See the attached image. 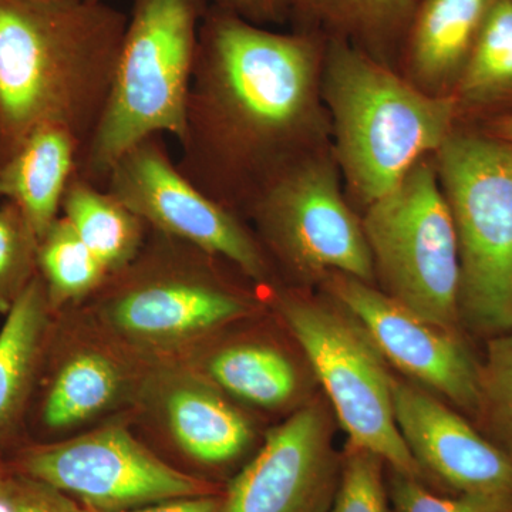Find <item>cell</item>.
Wrapping results in <instances>:
<instances>
[{"label": "cell", "instance_id": "obj_1", "mask_svg": "<svg viewBox=\"0 0 512 512\" xmlns=\"http://www.w3.org/2000/svg\"><path fill=\"white\" fill-rule=\"evenodd\" d=\"M325 50L320 33L276 32L208 6L178 140L181 173L245 220L269 185L332 146Z\"/></svg>", "mask_w": 512, "mask_h": 512}, {"label": "cell", "instance_id": "obj_2", "mask_svg": "<svg viewBox=\"0 0 512 512\" xmlns=\"http://www.w3.org/2000/svg\"><path fill=\"white\" fill-rule=\"evenodd\" d=\"M127 20L106 0H0V163L49 124L84 146L106 106Z\"/></svg>", "mask_w": 512, "mask_h": 512}, {"label": "cell", "instance_id": "obj_3", "mask_svg": "<svg viewBox=\"0 0 512 512\" xmlns=\"http://www.w3.org/2000/svg\"><path fill=\"white\" fill-rule=\"evenodd\" d=\"M266 308L265 289L229 262L150 228L136 258L80 306L107 335L153 365L180 362Z\"/></svg>", "mask_w": 512, "mask_h": 512}, {"label": "cell", "instance_id": "obj_4", "mask_svg": "<svg viewBox=\"0 0 512 512\" xmlns=\"http://www.w3.org/2000/svg\"><path fill=\"white\" fill-rule=\"evenodd\" d=\"M322 99L346 197L356 211L392 191L457 128L454 96L421 92L393 67L326 39Z\"/></svg>", "mask_w": 512, "mask_h": 512}, {"label": "cell", "instance_id": "obj_5", "mask_svg": "<svg viewBox=\"0 0 512 512\" xmlns=\"http://www.w3.org/2000/svg\"><path fill=\"white\" fill-rule=\"evenodd\" d=\"M208 6L207 0H133L109 97L76 175L104 188L130 148L154 136L183 137Z\"/></svg>", "mask_w": 512, "mask_h": 512}, {"label": "cell", "instance_id": "obj_6", "mask_svg": "<svg viewBox=\"0 0 512 512\" xmlns=\"http://www.w3.org/2000/svg\"><path fill=\"white\" fill-rule=\"evenodd\" d=\"M460 254L461 330H512V143L456 128L434 154Z\"/></svg>", "mask_w": 512, "mask_h": 512}, {"label": "cell", "instance_id": "obj_7", "mask_svg": "<svg viewBox=\"0 0 512 512\" xmlns=\"http://www.w3.org/2000/svg\"><path fill=\"white\" fill-rule=\"evenodd\" d=\"M266 299L298 343L349 443L426 483L397 427L393 375L360 323L329 296L309 289L279 284Z\"/></svg>", "mask_w": 512, "mask_h": 512}, {"label": "cell", "instance_id": "obj_8", "mask_svg": "<svg viewBox=\"0 0 512 512\" xmlns=\"http://www.w3.org/2000/svg\"><path fill=\"white\" fill-rule=\"evenodd\" d=\"M245 220L281 284L309 289L332 274L375 284L362 218L346 197L332 146L303 158L269 185Z\"/></svg>", "mask_w": 512, "mask_h": 512}, {"label": "cell", "instance_id": "obj_9", "mask_svg": "<svg viewBox=\"0 0 512 512\" xmlns=\"http://www.w3.org/2000/svg\"><path fill=\"white\" fill-rule=\"evenodd\" d=\"M360 218L377 288L434 325L463 332L456 227L434 156L414 165Z\"/></svg>", "mask_w": 512, "mask_h": 512}, {"label": "cell", "instance_id": "obj_10", "mask_svg": "<svg viewBox=\"0 0 512 512\" xmlns=\"http://www.w3.org/2000/svg\"><path fill=\"white\" fill-rule=\"evenodd\" d=\"M8 463L15 473L52 485L94 512L134 510L225 488L168 463L138 436L130 417L67 439L29 444Z\"/></svg>", "mask_w": 512, "mask_h": 512}, {"label": "cell", "instance_id": "obj_11", "mask_svg": "<svg viewBox=\"0 0 512 512\" xmlns=\"http://www.w3.org/2000/svg\"><path fill=\"white\" fill-rule=\"evenodd\" d=\"M104 188L148 228L220 256L265 291L281 284L251 225L181 173L164 136L147 138L124 153Z\"/></svg>", "mask_w": 512, "mask_h": 512}, {"label": "cell", "instance_id": "obj_12", "mask_svg": "<svg viewBox=\"0 0 512 512\" xmlns=\"http://www.w3.org/2000/svg\"><path fill=\"white\" fill-rule=\"evenodd\" d=\"M130 421L160 444L168 463L218 484L264 439L251 412L180 363L154 365Z\"/></svg>", "mask_w": 512, "mask_h": 512}, {"label": "cell", "instance_id": "obj_13", "mask_svg": "<svg viewBox=\"0 0 512 512\" xmlns=\"http://www.w3.org/2000/svg\"><path fill=\"white\" fill-rule=\"evenodd\" d=\"M43 363L37 423L53 441L131 417L154 367L80 308L56 315Z\"/></svg>", "mask_w": 512, "mask_h": 512}, {"label": "cell", "instance_id": "obj_14", "mask_svg": "<svg viewBox=\"0 0 512 512\" xmlns=\"http://www.w3.org/2000/svg\"><path fill=\"white\" fill-rule=\"evenodd\" d=\"M319 286L360 323L384 362L474 420L480 359L468 348L463 332L434 325L375 284L350 275L326 276Z\"/></svg>", "mask_w": 512, "mask_h": 512}, {"label": "cell", "instance_id": "obj_15", "mask_svg": "<svg viewBox=\"0 0 512 512\" xmlns=\"http://www.w3.org/2000/svg\"><path fill=\"white\" fill-rule=\"evenodd\" d=\"M332 410L309 400L225 484L220 512H329L339 483Z\"/></svg>", "mask_w": 512, "mask_h": 512}, {"label": "cell", "instance_id": "obj_16", "mask_svg": "<svg viewBox=\"0 0 512 512\" xmlns=\"http://www.w3.org/2000/svg\"><path fill=\"white\" fill-rule=\"evenodd\" d=\"M397 427L426 484L456 495H512V460L439 396L393 376Z\"/></svg>", "mask_w": 512, "mask_h": 512}, {"label": "cell", "instance_id": "obj_17", "mask_svg": "<svg viewBox=\"0 0 512 512\" xmlns=\"http://www.w3.org/2000/svg\"><path fill=\"white\" fill-rule=\"evenodd\" d=\"M247 320V319H245ZM245 320L221 330L180 360L248 412L292 414L309 402L308 376L278 339Z\"/></svg>", "mask_w": 512, "mask_h": 512}, {"label": "cell", "instance_id": "obj_18", "mask_svg": "<svg viewBox=\"0 0 512 512\" xmlns=\"http://www.w3.org/2000/svg\"><path fill=\"white\" fill-rule=\"evenodd\" d=\"M491 2L421 0L397 72L430 96H454Z\"/></svg>", "mask_w": 512, "mask_h": 512}, {"label": "cell", "instance_id": "obj_19", "mask_svg": "<svg viewBox=\"0 0 512 512\" xmlns=\"http://www.w3.org/2000/svg\"><path fill=\"white\" fill-rule=\"evenodd\" d=\"M82 147L72 130L49 124L36 128L0 163V198L22 211L39 239L62 215Z\"/></svg>", "mask_w": 512, "mask_h": 512}, {"label": "cell", "instance_id": "obj_20", "mask_svg": "<svg viewBox=\"0 0 512 512\" xmlns=\"http://www.w3.org/2000/svg\"><path fill=\"white\" fill-rule=\"evenodd\" d=\"M55 318L37 272L0 330V444L15 439L22 426Z\"/></svg>", "mask_w": 512, "mask_h": 512}, {"label": "cell", "instance_id": "obj_21", "mask_svg": "<svg viewBox=\"0 0 512 512\" xmlns=\"http://www.w3.org/2000/svg\"><path fill=\"white\" fill-rule=\"evenodd\" d=\"M421 0H295L293 29L342 40L397 70Z\"/></svg>", "mask_w": 512, "mask_h": 512}, {"label": "cell", "instance_id": "obj_22", "mask_svg": "<svg viewBox=\"0 0 512 512\" xmlns=\"http://www.w3.org/2000/svg\"><path fill=\"white\" fill-rule=\"evenodd\" d=\"M62 217L110 274L136 258L148 235L146 222L106 188L74 175Z\"/></svg>", "mask_w": 512, "mask_h": 512}, {"label": "cell", "instance_id": "obj_23", "mask_svg": "<svg viewBox=\"0 0 512 512\" xmlns=\"http://www.w3.org/2000/svg\"><path fill=\"white\" fill-rule=\"evenodd\" d=\"M37 272L55 315L83 306L109 276L62 215L39 239Z\"/></svg>", "mask_w": 512, "mask_h": 512}, {"label": "cell", "instance_id": "obj_24", "mask_svg": "<svg viewBox=\"0 0 512 512\" xmlns=\"http://www.w3.org/2000/svg\"><path fill=\"white\" fill-rule=\"evenodd\" d=\"M458 111L512 99V2L493 0L454 92Z\"/></svg>", "mask_w": 512, "mask_h": 512}, {"label": "cell", "instance_id": "obj_25", "mask_svg": "<svg viewBox=\"0 0 512 512\" xmlns=\"http://www.w3.org/2000/svg\"><path fill=\"white\" fill-rule=\"evenodd\" d=\"M473 421L512 460V330L485 340Z\"/></svg>", "mask_w": 512, "mask_h": 512}, {"label": "cell", "instance_id": "obj_26", "mask_svg": "<svg viewBox=\"0 0 512 512\" xmlns=\"http://www.w3.org/2000/svg\"><path fill=\"white\" fill-rule=\"evenodd\" d=\"M39 238L12 202L0 205V313L8 315L37 275Z\"/></svg>", "mask_w": 512, "mask_h": 512}, {"label": "cell", "instance_id": "obj_27", "mask_svg": "<svg viewBox=\"0 0 512 512\" xmlns=\"http://www.w3.org/2000/svg\"><path fill=\"white\" fill-rule=\"evenodd\" d=\"M329 512H393L382 458L348 441Z\"/></svg>", "mask_w": 512, "mask_h": 512}, {"label": "cell", "instance_id": "obj_28", "mask_svg": "<svg viewBox=\"0 0 512 512\" xmlns=\"http://www.w3.org/2000/svg\"><path fill=\"white\" fill-rule=\"evenodd\" d=\"M393 512H512V495L440 494L426 483L386 467Z\"/></svg>", "mask_w": 512, "mask_h": 512}, {"label": "cell", "instance_id": "obj_29", "mask_svg": "<svg viewBox=\"0 0 512 512\" xmlns=\"http://www.w3.org/2000/svg\"><path fill=\"white\" fill-rule=\"evenodd\" d=\"M9 512H94L52 485L12 471L8 485Z\"/></svg>", "mask_w": 512, "mask_h": 512}, {"label": "cell", "instance_id": "obj_30", "mask_svg": "<svg viewBox=\"0 0 512 512\" xmlns=\"http://www.w3.org/2000/svg\"><path fill=\"white\" fill-rule=\"evenodd\" d=\"M214 6L255 25L271 28L292 22L295 0H207Z\"/></svg>", "mask_w": 512, "mask_h": 512}, {"label": "cell", "instance_id": "obj_31", "mask_svg": "<svg viewBox=\"0 0 512 512\" xmlns=\"http://www.w3.org/2000/svg\"><path fill=\"white\" fill-rule=\"evenodd\" d=\"M222 500H224V491L215 494L195 495V497L175 498V500L120 512H220Z\"/></svg>", "mask_w": 512, "mask_h": 512}, {"label": "cell", "instance_id": "obj_32", "mask_svg": "<svg viewBox=\"0 0 512 512\" xmlns=\"http://www.w3.org/2000/svg\"><path fill=\"white\" fill-rule=\"evenodd\" d=\"M484 133L512 143V113L495 116L485 124Z\"/></svg>", "mask_w": 512, "mask_h": 512}, {"label": "cell", "instance_id": "obj_33", "mask_svg": "<svg viewBox=\"0 0 512 512\" xmlns=\"http://www.w3.org/2000/svg\"><path fill=\"white\" fill-rule=\"evenodd\" d=\"M10 477H12V468H10L8 460L0 456V497L6 493Z\"/></svg>", "mask_w": 512, "mask_h": 512}, {"label": "cell", "instance_id": "obj_34", "mask_svg": "<svg viewBox=\"0 0 512 512\" xmlns=\"http://www.w3.org/2000/svg\"><path fill=\"white\" fill-rule=\"evenodd\" d=\"M511 2H512V0H511Z\"/></svg>", "mask_w": 512, "mask_h": 512}]
</instances>
